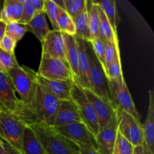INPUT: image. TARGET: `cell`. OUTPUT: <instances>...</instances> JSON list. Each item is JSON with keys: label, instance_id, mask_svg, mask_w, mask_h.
Instances as JSON below:
<instances>
[{"label": "cell", "instance_id": "obj_24", "mask_svg": "<svg viewBox=\"0 0 154 154\" xmlns=\"http://www.w3.org/2000/svg\"><path fill=\"white\" fill-rule=\"evenodd\" d=\"M98 11H99V38L102 39L104 43L106 42H109L113 44L119 43L117 34L114 32L106 16L99 5H98Z\"/></svg>", "mask_w": 154, "mask_h": 154}, {"label": "cell", "instance_id": "obj_12", "mask_svg": "<svg viewBox=\"0 0 154 154\" xmlns=\"http://www.w3.org/2000/svg\"><path fill=\"white\" fill-rule=\"evenodd\" d=\"M84 93L90 100L99 122V129L108 124L115 114V108L110 98L100 97L89 89H84Z\"/></svg>", "mask_w": 154, "mask_h": 154}, {"label": "cell", "instance_id": "obj_33", "mask_svg": "<svg viewBox=\"0 0 154 154\" xmlns=\"http://www.w3.org/2000/svg\"><path fill=\"white\" fill-rule=\"evenodd\" d=\"M59 11H60V8L55 4V2L53 0H45L44 12H45V14L48 15V18L50 19V21H51V24L54 27V30L60 31L57 23Z\"/></svg>", "mask_w": 154, "mask_h": 154}, {"label": "cell", "instance_id": "obj_22", "mask_svg": "<svg viewBox=\"0 0 154 154\" xmlns=\"http://www.w3.org/2000/svg\"><path fill=\"white\" fill-rule=\"evenodd\" d=\"M45 15V12L37 13L26 25L29 31H31L42 43L51 31Z\"/></svg>", "mask_w": 154, "mask_h": 154}, {"label": "cell", "instance_id": "obj_43", "mask_svg": "<svg viewBox=\"0 0 154 154\" xmlns=\"http://www.w3.org/2000/svg\"><path fill=\"white\" fill-rule=\"evenodd\" d=\"M133 154H143V145L134 147Z\"/></svg>", "mask_w": 154, "mask_h": 154}, {"label": "cell", "instance_id": "obj_41", "mask_svg": "<svg viewBox=\"0 0 154 154\" xmlns=\"http://www.w3.org/2000/svg\"><path fill=\"white\" fill-rule=\"evenodd\" d=\"M6 27H7V23H5L3 20H0V41L5 35Z\"/></svg>", "mask_w": 154, "mask_h": 154}, {"label": "cell", "instance_id": "obj_39", "mask_svg": "<svg viewBox=\"0 0 154 154\" xmlns=\"http://www.w3.org/2000/svg\"><path fill=\"white\" fill-rule=\"evenodd\" d=\"M2 140V139H1ZM3 143V146H4V153L3 154H22L20 150L15 148L14 147L11 146V144H8L5 141L2 140Z\"/></svg>", "mask_w": 154, "mask_h": 154}, {"label": "cell", "instance_id": "obj_30", "mask_svg": "<svg viewBox=\"0 0 154 154\" xmlns=\"http://www.w3.org/2000/svg\"><path fill=\"white\" fill-rule=\"evenodd\" d=\"M65 11L73 19L87 6V0H64Z\"/></svg>", "mask_w": 154, "mask_h": 154}, {"label": "cell", "instance_id": "obj_27", "mask_svg": "<svg viewBox=\"0 0 154 154\" xmlns=\"http://www.w3.org/2000/svg\"><path fill=\"white\" fill-rule=\"evenodd\" d=\"M57 23L60 32H62L63 33H66V34L71 35H75V28L73 20L66 13V11L60 8Z\"/></svg>", "mask_w": 154, "mask_h": 154}, {"label": "cell", "instance_id": "obj_16", "mask_svg": "<svg viewBox=\"0 0 154 154\" xmlns=\"http://www.w3.org/2000/svg\"><path fill=\"white\" fill-rule=\"evenodd\" d=\"M78 45V78L75 83L83 89H89L90 57L88 54V42L76 38Z\"/></svg>", "mask_w": 154, "mask_h": 154}, {"label": "cell", "instance_id": "obj_35", "mask_svg": "<svg viewBox=\"0 0 154 154\" xmlns=\"http://www.w3.org/2000/svg\"><path fill=\"white\" fill-rule=\"evenodd\" d=\"M105 44V64L104 70H105L108 65L114 60L117 53L120 52L119 43L113 44L109 42H106Z\"/></svg>", "mask_w": 154, "mask_h": 154}, {"label": "cell", "instance_id": "obj_2", "mask_svg": "<svg viewBox=\"0 0 154 154\" xmlns=\"http://www.w3.org/2000/svg\"><path fill=\"white\" fill-rule=\"evenodd\" d=\"M0 111L19 117L26 125L37 123L29 108L16 96L13 85L6 74L0 72Z\"/></svg>", "mask_w": 154, "mask_h": 154}, {"label": "cell", "instance_id": "obj_17", "mask_svg": "<svg viewBox=\"0 0 154 154\" xmlns=\"http://www.w3.org/2000/svg\"><path fill=\"white\" fill-rule=\"evenodd\" d=\"M74 122H81L76 104L72 100L61 101L56 116L54 127L66 126Z\"/></svg>", "mask_w": 154, "mask_h": 154}, {"label": "cell", "instance_id": "obj_28", "mask_svg": "<svg viewBox=\"0 0 154 154\" xmlns=\"http://www.w3.org/2000/svg\"><path fill=\"white\" fill-rule=\"evenodd\" d=\"M105 72L107 78L109 81H111V80L122 81V80L124 79L123 72H122L120 52L117 53L114 60L105 69Z\"/></svg>", "mask_w": 154, "mask_h": 154}, {"label": "cell", "instance_id": "obj_11", "mask_svg": "<svg viewBox=\"0 0 154 154\" xmlns=\"http://www.w3.org/2000/svg\"><path fill=\"white\" fill-rule=\"evenodd\" d=\"M55 129L60 134L64 135L78 145L86 144V145L91 146L97 150L96 136L82 122H74Z\"/></svg>", "mask_w": 154, "mask_h": 154}, {"label": "cell", "instance_id": "obj_10", "mask_svg": "<svg viewBox=\"0 0 154 154\" xmlns=\"http://www.w3.org/2000/svg\"><path fill=\"white\" fill-rule=\"evenodd\" d=\"M36 73L47 79L57 81L74 80L72 71L66 62L45 54H42L38 71Z\"/></svg>", "mask_w": 154, "mask_h": 154}, {"label": "cell", "instance_id": "obj_18", "mask_svg": "<svg viewBox=\"0 0 154 154\" xmlns=\"http://www.w3.org/2000/svg\"><path fill=\"white\" fill-rule=\"evenodd\" d=\"M144 145L149 151L154 154V93L149 91V106L147 117L142 124Z\"/></svg>", "mask_w": 154, "mask_h": 154}, {"label": "cell", "instance_id": "obj_45", "mask_svg": "<svg viewBox=\"0 0 154 154\" xmlns=\"http://www.w3.org/2000/svg\"><path fill=\"white\" fill-rule=\"evenodd\" d=\"M4 153V146H3V143L2 140L0 139V154Z\"/></svg>", "mask_w": 154, "mask_h": 154}, {"label": "cell", "instance_id": "obj_4", "mask_svg": "<svg viewBox=\"0 0 154 154\" xmlns=\"http://www.w3.org/2000/svg\"><path fill=\"white\" fill-rule=\"evenodd\" d=\"M7 75L15 92L19 94L21 102L29 108L36 84L35 79V72L27 68L21 67L19 65L17 67L10 69L8 72Z\"/></svg>", "mask_w": 154, "mask_h": 154}, {"label": "cell", "instance_id": "obj_38", "mask_svg": "<svg viewBox=\"0 0 154 154\" xmlns=\"http://www.w3.org/2000/svg\"><path fill=\"white\" fill-rule=\"evenodd\" d=\"M80 154H99L98 150L91 146L86 144H78Z\"/></svg>", "mask_w": 154, "mask_h": 154}, {"label": "cell", "instance_id": "obj_40", "mask_svg": "<svg viewBox=\"0 0 154 154\" xmlns=\"http://www.w3.org/2000/svg\"><path fill=\"white\" fill-rule=\"evenodd\" d=\"M36 13L44 12V8H45V0H31Z\"/></svg>", "mask_w": 154, "mask_h": 154}, {"label": "cell", "instance_id": "obj_3", "mask_svg": "<svg viewBox=\"0 0 154 154\" xmlns=\"http://www.w3.org/2000/svg\"><path fill=\"white\" fill-rule=\"evenodd\" d=\"M60 102L36 83L29 109L36 121L54 126Z\"/></svg>", "mask_w": 154, "mask_h": 154}, {"label": "cell", "instance_id": "obj_20", "mask_svg": "<svg viewBox=\"0 0 154 154\" xmlns=\"http://www.w3.org/2000/svg\"><path fill=\"white\" fill-rule=\"evenodd\" d=\"M22 0H5L0 12V20L7 24L19 22L23 14Z\"/></svg>", "mask_w": 154, "mask_h": 154}, {"label": "cell", "instance_id": "obj_14", "mask_svg": "<svg viewBox=\"0 0 154 154\" xmlns=\"http://www.w3.org/2000/svg\"><path fill=\"white\" fill-rule=\"evenodd\" d=\"M117 132V119L115 112L109 123L99 129L96 136L97 150L99 154L113 153Z\"/></svg>", "mask_w": 154, "mask_h": 154}, {"label": "cell", "instance_id": "obj_21", "mask_svg": "<svg viewBox=\"0 0 154 154\" xmlns=\"http://www.w3.org/2000/svg\"><path fill=\"white\" fill-rule=\"evenodd\" d=\"M22 154H46L34 131L26 125L22 140Z\"/></svg>", "mask_w": 154, "mask_h": 154}, {"label": "cell", "instance_id": "obj_34", "mask_svg": "<svg viewBox=\"0 0 154 154\" xmlns=\"http://www.w3.org/2000/svg\"><path fill=\"white\" fill-rule=\"evenodd\" d=\"M22 2L23 5V10L22 16L18 23L27 25L37 13L31 0H22Z\"/></svg>", "mask_w": 154, "mask_h": 154}, {"label": "cell", "instance_id": "obj_8", "mask_svg": "<svg viewBox=\"0 0 154 154\" xmlns=\"http://www.w3.org/2000/svg\"><path fill=\"white\" fill-rule=\"evenodd\" d=\"M88 54L90 57L89 72V90L100 97L110 98L108 80L105 75L103 66L97 60L93 53L90 42H88Z\"/></svg>", "mask_w": 154, "mask_h": 154}, {"label": "cell", "instance_id": "obj_42", "mask_svg": "<svg viewBox=\"0 0 154 154\" xmlns=\"http://www.w3.org/2000/svg\"><path fill=\"white\" fill-rule=\"evenodd\" d=\"M55 2V4L58 6L60 8L63 9L65 11V3L64 0H53Z\"/></svg>", "mask_w": 154, "mask_h": 154}, {"label": "cell", "instance_id": "obj_37", "mask_svg": "<svg viewBox=\"0 0 154 154\" xmlns=\"http://www.w3.org/2000/svg\"><path fill=\"white\" fill-rule=\"evenodd\" d=\"M17 43L8 37V35H5L0 41V49L9 54H14V49Z\"/></svg>", "mask_w": 154, "mask_h": 154}, {"label": "cell", "instance_id": "obj_1", "mask_svg": "<svg viewBox=\"0 0 154 154\" xmlns=\"http://www.w3.org/2000/svg\"><path fill=\"white\" fill-rule=\"evenodd\" d=\"M28 126L34 131L46 154H80L78 144L60 134L54 126L39 122Z\"/></svg>", "mask_w": 154, "mask_h": 154}, {"label": "cell", "instance_id": "obj_32", "mask_svg": "<svg viewBox=\"0 0 154 154\" xmlns=\"http://www.w3.org/2000/svg\"><path fill=\"white\" fill-rule=\"evenodd\" d=\"M134 146L117 132L112 154H133Z\"/></svg>", "mask_w": 154, "mask_h": 154}, {"label": "cell", "instance_id": "obj_44", "mask_svg": "<svg viewBox=\"0 0 154 154\" xmlns=\"http://www.w3.org/2000/svg\"><path fill=\"white\" fill-rule=\"evenodd\" d=\"M143 154H152L150 151H149V150L147 148V147L144 145V144H143Z\"/></svg>", "mask_w": 154, "mask_h": 154}, {"label": "cell", "instance_id": "obj_29", "mask_svg": "<svg viewBox=\"0 0 154 154\" xmlns=\"http://www.w3.org/2000/svg\"><path fill=\"white\" fill-rule=\"evenodd\" d=\"M27 31H29V29L26 25L21 24L18 22L10 23L7 24L5 35H8L17 43L20 39H22Z\"/></svg>", "mask_w": 154, "mask_h": 154}, {"label": "cell", "instance_id": "obj_6", "mask_svg": "<svg viewBox=\"0 0 154 154\" xmlns=\"http://www.w3.org/2000/svg\"><path fill=\"white\" fill-rule=\"evenodd\" d=\"M72 100L76 104L81 122L86 125L90 132L96 136L99 131V122L94 109L84 93V89L74 82L71 93Z\"/></svg>", "mask_w": 154, "mask_h": 154}, {"label": "cell", "instance_id": "obj_15", "mask_svg": "<svg viewBox=\"0 0 154 154\" xmlns=\"http://www.w3.org/2000/svg\"><path fill=\"white\" fill-rule=\"evenodd\" d=\"M42 44V54L66 62V45L62 32L51 30Z\"/></svg>", "mask_w": 154, "mask_h": 154}, {"label": "cell", "instance_id": "obj_13", "mask_svg": "<svg viewBox=\"0 0 154 154\" xmlns=\"http://www.w3.org/2000/svg\"><path fill=\"white\" fill-rule=\"evenodd\" d=\"M35 82L46 92L51 94L60 101L72 100L71 93L74 80L69 81H57V80L47 79L40 76L35 72Z\"/></svg>", "mask_w": 154, "mask_h": 154}, {"label": "cell", "instance_id": "obj_19", "mask_svg": "<svg viewBox=\"0 0 154 154\" xmlns=\"http://www.w3.org/2000/svg\"><path fill=\"white\" fill-rule=\"evenodd\" d=\"M66 45V62L74 76V81H77L78 78V45L75 35L63 33Z\"/></svg>", "mask_w": 154, "mask_h": 154}, {"label": "cell", "instance_id": "obj_9", "mask_svg": "<svg viewBox=\"0 0 154 154\" xmlns=\"http://www.w3.org/2000/svg\"><path fill=\"white\" fill-rule=\"evenodd\" d=\"M108 87L111 100L115 110H123L137 120H141L139 113L135 108L129 89L126 84L125 79L122 81L108 80Z\"/></svg>", "mask_w": 154, "mask_h": 154}, {"label": "cell", "instance_id": "obj_5", "mask_svg": "<svg viewBox=\"0 0 154 154\" xmlns=\"http://www.w3.org/2000/svg\"><path fill=\"white\" fill-rule=\"evenodd\" d=\"M26 124L19 117L0 111V139L21 152ZM22 153V152H21Z\"/></svg>", "mask_w": 154, "mask_h": 154}, {"label": "cell", "instance_id": "obj_7", "mask_svg": "<svg viewBox=\"0 0 154 154\" xmlns=\"http://www.w3.org/2000/svg\"><path fill=\"white\" fill-rule=\"evenodd\" d=\"M117 119V131L127 139L134 147L144 144L142 123L126 111L116 109Z\"/></svg>", "mask_w": 154, "mask_h": 154}, {"label": "cell", "instance_id": "obj_23", "mask_svg": "<svg viewBox=\"0 0 154 154\" xmlns=\"http://www.w3.org/2000/svg\"><path fill=\"white\" fill-rule=\"evenodd\" d=\"M74 25L75 28V36L78 38L86 41L87 42H91L90 29H89L88 9L87 6L81 14L74 17Z\"/></svg>", "mask_w": 154, "mask_h": 154}, {"label": "cell", "instance_id": "obj_26", "mask_svg": "<svg viewBox=\"0 0 154 154\" xmlns=\"http://www.w3.org/2000/svg\"><path fill=\"white\" fill-rule=\"evenodd\" d=\"M90 5H87L88 9V19H89V29H90L91 42L94 39L99 38V17L98 11V5L93 1L90 2Z\"/></svg>", "mask_w": 154, "mask_h": 154}, {"label": "cell", "instance_id": "obj_25", "mask_svg": "<svg viewBox=\"0 0 154 154\" xmlns=\"http://www.w3.org/2000/svg\"><path fill=\"white\" fill-rule=\"evenodd\" d=\"M93 2L100 7L102 11L106 16L108 22L111 24L113 30L116 34L117 28V12L116 8V2L114 0H104V1H97Z\"/></svg>", "mask_w": 154, "mask_h": 154}, {"label": "cell", "instance_id": "obj_36", "mask_svg": "<svg viewBox=\"0 0 154 154\" xmlns=\"http://www.w3.org/2000/svg\"><path fill=\"white\" fill-rule=\"evenodd\" d=\"M90 43L95 56L97 58V60L100 62L104 69V64H105V44H104V42H102L100 38L94 39Z\"/></svg>", "mask_w": 154, "mask_h": 154}, {"label": "cell", "instance_id": "obj_31", "mask_svg": "<svg viewBox=\"0 0 154 154\" xmlns=\"http://www.w3.org/2000/svg\"><path fill=\"white\" fill-rule=\"evenodd\" d=\"M18 66L14 54H9L0 49V72L7 75L10 69Z\"/></svg>", "mask_w": 154, "mask_h": 154}]
</instances>
